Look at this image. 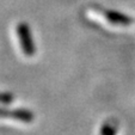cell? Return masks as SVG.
<instances>
[{"label":"cell","instance_id":"obj_3","mask_svg":"<svg viewBox=\"0 0 135 135\" xmlns=\"http://www.w3.org/2000/svg\"><path fill=\"white\" fill-rule=\"evenodd\" d=\"M107 17L109 18L110 22L116 23V24H123V25H127V24L132 23V21H129L127 17H124L123 15H120V13H116V12H107Z\"/></svg>","mask_w":135,"mask_h":135},{"label":"cell","instance_id":"obj_1","mask_svg":"<svg viewBox=\"0 0 135 135\" xmlns=\"http://www.w3.org/2000/svg\"><path fill=\"white\" fill-rule=\"evenodd\" d=\"M18 33L21 37V42L23 46V50L25 51L28 55H31L33 53V48L31 46V40H30V35H29V30L28 26L25 24H21L18 26Z\"/></svg>","mask_w":135,"mask_h":135},{"label":"cell","instance_id":"obj_2","mask_svg":"<svg viewBox=\"0 0 135 135\" xmlns=\"http://www.w3.org/2000/svg\"><path fill=\"white\" fill-rule=\"evenodd\" d=\"M0 116H12V117H16L18 120L22 121H31L32 116L29 111H25V110H17V111H6V110L0 109Z\"/></svg>","mask_w":135,"mask_h":135},{"label":"cell","instance_id":"obj_4","mask_svg":"<svg viewBox=\"0 0 135 135\" xmlns=\"http://www.w3.org/2000/svg\"><path fill=\"white\" fill-rule=\"evenodd\" d=\"M12 99L10 94H0V100H3V102H10Z\"/></svg>","mask_w":135,"mask_h":135}]
</instances>
